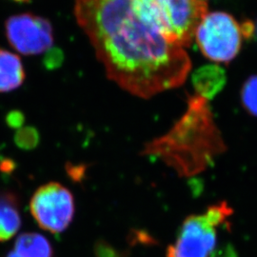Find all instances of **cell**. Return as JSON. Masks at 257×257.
I'll list each match as a JSON object with an SVG mask.
<instances>
[{
    "mask_svg": "<svg viewBox=\"0 0 257 257\" xmlns=\"http://www.w3.org/2000/svg\"><path fill=\"white\" fill-rule=\"evenodd\" d=\"M74 15L108 78L131 94L147 99L188 78L184 48L141 19L133 0H74Z\"/></svg>",
    "mask_w": 257,
    "mask_h": 257,
    "instance_id": "obj_1",
    "label": "cell"
},
{
    "mask_svg": "<svg viewBox=\"0 0 257 257\" xmlns=\"http://www.w3.org/2000/svg\"><path fill=\"white\" fill-rule=\"evenodd\" d=\"M225 150L208 100L193 94L183 116L165 136L148 143L144 154L160 158L182 176H192L206 170Z\"/></svg>",
    "mask_w": 257,
    "mask_h": 257,
    "instance_id": "obj_2",
    "label": "cell"
},
{
    "mask_svg": "<svg viewBox=\"0 0 257 257\" xmlns=\"http://www.w3.org/2000/svg\"><path fill=\"white\" fill-rule=\"evenodd\" d=\"M138 16L174 45L191 46L208 13L206 0H133Z\"/></svg>",
    "mask_w": 257,
    "mask_h": 257,
    "instance_id": "obj_3",
    "label": "cell"
},
{
    "mask_svg": "<svg viewBox=\"0 0 257 257\" xmlns=\"http://www.w3.org/2000/svg\"><path fill=\"white\" fill-rule=\"evenodd\" d=\"M233 211L226 201L211 205L202 213L183 221L176 240L167 249V257H214L218 248V231L229 225Z\"/></svg>",
    "mask_w": 257,
    "mask_h": 257,
    "instance_id": "obj_4",
    "label": "cell"
},
{
    "mask_svg": "<svg viewBox=\"0 0 257 257\" xmlns=\"http://www.w3.org/2000/svg\"><path fill=\"white\" fill-rule=\"evenodd\" d=\"M242 26L224 12L207 13L196 29L194 39L201 53L215 63L228 64L240 52Z\"/></svg>",
    "mask_w": 257,
    "mask_h": 257,
    "instance_id": "obj_5",
    "label": "cell"
},
{
    "mask_svg": "<svg viewBox=\"0 0 257 257\" xmlns=\"http://www.w3.org/2000/svg\"><path fill=\"white\" fill-rule=\"evenodd\" d=\"M30 211L42 230L61 233L69 228L74 219V195L64 185L49 182L39 187L33 194Z\"/></svg>",
    "mask_w": 257,
    "mask_h": 257,
    "instance_id": "obj_6",
    "label": "cell"
},
{
    "mask_svg": "<svg viewBox=\"0 0 257 257\" xmlns=\"http://www.w3.org/2000/svg\"><path fill=\"white\" fill-rule=\"evenodd\" d=\"M5 32L11 46L21 55H42L52 50L55 44L51 22L34 14L11 17L6 20Z\"/></svg>",
    "mask_w": 257,
    "mask_h": 257,
    "instance_id": "obj_7",
    "label": "cell"
},
{
    "mask_svg": "<svg viewBox=\"0 0 257 257\" xmlns=\"http://www.w3.org/2000/svg\"><path fill=\"white\" fill-rule=\"evenodd\" d=\"M192 81L195 94L209 101L222 91L227 77L225 71L219 65H206L193 73Z\"/></svg>",
    "mask_w": 257,
    "mask_h": 257,
    "instance_id": "obj_8",
    "label": "cell"
},
{
    "mask_svg": "<svg viewBox=\"0 0 257 257\" xmlns=\"http://www.w3.org/2000/svg\"><path fill=\"white\" fill-rule=\"evenodd\" d=\"M18 195L9 191L0 192V242L13 238L21 227Z\"/></svg>",
    "mask_w": 257,
    "mask_h": 257,
    "instance_id": "obj_9",
    "label": "cell"
},
{
    "mask_svg": "<svg viewBox=\"0 0 257 257\" xmlns=\"http://www.w3.org/2000/svg\"><path fill=\"white\" fill-rule=\"evenodd\" d=\"M25 76L24 66L19 55L0 48V92L19 89L24 83Z\"/></svg>",
    "mask_w": 257,
    "mask_h": 257,
    "instance_id": "obj_10",
    "label": "cell"
},
{
    "mask_svg": "<svg viewBox=\"0 0 257 257\" xmlns=\"http://www.w3.org/2000/svg\"><path fill=\"white\" fill-rule=\"evenodd\" d=\"M14 250L20 257H54V249L49 240L37 232L20 234Z\"/></svg>",
    "mask_w": 257,
    "mask_h": 257,
    "instance_id": "obj_11",
    "label": "cell"
},
{
    "mask_svg": "<svg viewBox=\"0 0 257 257\" xmlns=\"http://www.w3.org/2000/svg\"><path fill=\"white\" fill-rule=\"evenodd\" d=\"M240 98L245 110L257 117V74L249 76L243 84Z\"/></svg>",
    "mask_w": 257,
    "mask_h": 257,
    "instance_id": "obj_12",
    "label": "cell"
},
{
    "mask_svg": "<svg viewBox=\"0 0 257 257\" xmlns=\"http://www.w3.org/2000/svg\"><path fill=\"white\" fill-rule=\"evenodd\" d=\"M38 133L32 127L20 128L16 135V143L22 149H33L37 147L38 143Z\"/></svg>",
    "mask_w": 257,
    "mask_h": 257,
    "instance_id": "obj_13",
    "label": "cell"
},
{
    "mask_svg": "<svg viewBox=\"0 0 257 257\" xmlns=\"http://www.w3.org/2000/svg\"><path fill=\"white\" fill-rule=\"evenodd\" d=\"M23 123V115L19 111L11 112L8 115V124L11 127H19Z\"/></svg>",
    "mask_w": 257,
    "mask_h": 257,
    "instance_id": "obj_14",
    "label": "cell"
},
{
    "mask_svg": "<svg viewBox=\"0 0 257 257\" xmlns=\"http://www.w3.org/2000/svg\"><path fill=\"white\" fill-rule=\"evenodd\" d=\"M5 257H20L19 256V254L13 249V250H11V251H9L7 254H6V256Z\"/></svg>",
    "mask_w": 257,
    "mask_h": 257,
    "instance_id": "obj_15",
    "label": "cell"
},
{
    "mask_svg": "<svg viewBox=\"0 0 257 257\" xmlns=\"http://www.w3.org/2000/svg\"><path fill=\"white\" fill-rule=\"evenodd\" d=\"M14 1H17V2H27L29 0H14Z\"/></svg>",
    "mask_w": 257,
    "mask_h": 257,
    "instance_id": "obj_16",
    "label": "cell"
}]
</instances>
